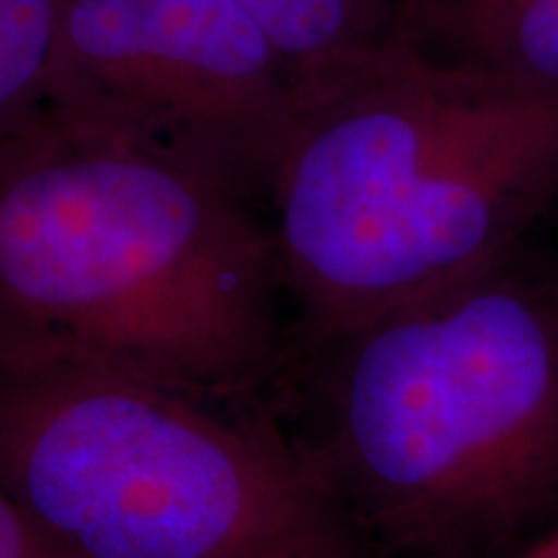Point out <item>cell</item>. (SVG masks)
<instances>
[{"mask_svg":"<svg viewBox=\"0 0 558 558\" xmlns=\"http://www.w3.org/2000/svg\"><path fill=\"white\" fill-rule=\"evenodd\" d=\"M292 354L264 202L52 107L0 140V367L267 399Z\"/></svg>","mask_w":558,"mask_h":558,"instance_id":"cell-1","label":"cell"},{"mask_svg":"<svg viewBox=\"0 0 558 558\" xmlns=\"http://www.w3.org/2000/svg\"><path fill=\"white\" fill-rule=\"evenodd\" d=\"M282 386L292 442L393 558H507L558 522V282L518 259L298 344Z\"/></svg>","mask_w":558,"mask_h":558,"instance_id":"cell-2","label":"cell"},{"mask_svg":"<svg viewBox=\"0 0 558 558\" xmlns=\"http://www.w3.org/2000/svg\"><path fill=\"white\" fill-rule=\"evenodd\" d=\"M558 194V88L388 41L298 107L267 190L295 347L518 259Z\"/></svg>","mask_w":558,"mask_h":558,"instance_id":"cell-3","label":"cell"},{"mask_svg":"<svg viewBox=\"0 0 558 558\" xmlns=\"http://www.w3.org/2000/svg\"><path fill=\"white\" fill-rule=\"evenodd\" d=\"M0 492L73 558H362L262 399L0 367Z\"/></svg>","mask_w":558,"mask_h":558,"instance_id":"cell-4","label":"cell"},{"mask_svg":"<svg viewBox=\"0 0 558 558\" xmlns=\"http://www.w3.org/2000/svg\"><path fill=\"white\" fill-rule=\"evenodd\" d=\"M47 107L163 145L267 207L298 88L233 0H60Z\"/></svg>","mask_w":558,"mask_h":558,"instance_id":"cell-5","label":"cell"},{"mask_svg":"<svg viewBox=\"0 0 558 558\" xmlns=\"http://www.w3.org/2000/svg\"><path fill=\"white\" fill-rule=\"evenodd\" d=\"M390 41L442 65L558 88V0H401Z\"/></svg>","mask_w":558,"mask_h":558,"instance_id":"cell-6","label":"cell"},{"mask_svg":"<svg viewBox=\"0 0 558 558\" xmlns=\"http://www.w3.org/2000/svg\"><path fill=\"white\" fill-rule=\"evenodd\" d=\"M288 65L298 107L393 37L401 0H233Z\"/></svg>","mask_w":558,"mask_h":558,"instance_id":"cell-7","label":"cell"},{"mask_svg":"<svg viewBox=\"0 0 558 558\" xmlns=\"http://www.w3.org/2000/svg\"><path fill=\"white\" fill-rule=\"evenodd\" d=\"M60 0H0V140L50 104Z\"/></svg>","mask_w":558,"mask_h":558,"instance_id":"cell-8","label":"cell"},{"mask_svg":"<svg viewBox=\"0 0 558 558\" xmlns=\"http://www.w3.org/2000/svg\"><path fill=\"white\" fill-rule=\"evenodd\" d=\"M0 558H73L0 492Z\"/></svg>","mask_w":558,"mask_h":558,"instance_id":"cell-9","label":"cell"},{"mask_svg":"<svg viewBox=\"0 0 558 558\" xmlns=\"http://www.w3.org/2000/svg\"><path fill=\"white\" fill-rule=\"evenodd\" d=\"M507 558H558V522Z\"/></svg>","mask_w":558,"mask_h":558,"instance_id":"cell-10","label":"cell"}]
</instances>
